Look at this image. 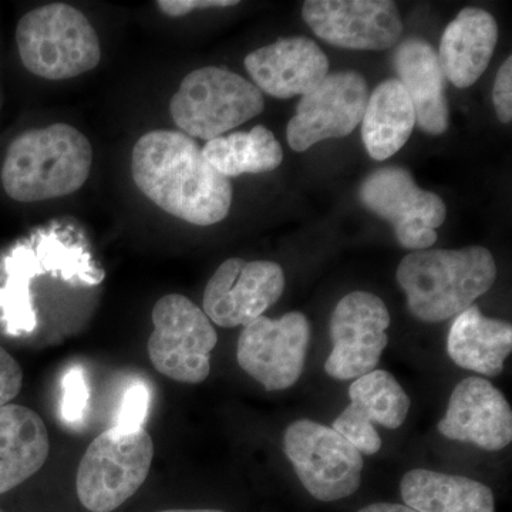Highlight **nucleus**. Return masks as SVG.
<instances>
[{
  "label": "nucleus",
  "instance_id": "1",
  "mask_svg": "<svg viewBox=\"0 0 512 512\" xmlns=\"http://www.w3.org/2000/svg\"><path fill=\"white\" fill-rule=\"evenodd\" d=\"M131 174L138 190L178 220L208 227L227 218L232 184L181 131L154 130L137 141Z\"/></svg>",
  "mask_w": 512,
  "mask_h": 512
},
{
  "label": "nucleus",
  "instance_id": "2",
  "mask_svg": "<svg viewBox=\"0 0 512 512\" xmlns=\"http://www.w3.org/2000/svg\"><path fill=\"white\" fill-rule=\"evenodd\" d=\"M396 279L414 318L439 323L460 315L490 291L497 265L484 247L423 249L404 256Z\"/></svg>",
  "mask_w": 512,
  "mask_h": 512
},
{
  "label": "nucleus",
  "instance_id": "3",
  "mask_svg": "<svg viewBox=\"0 0 512 512\" xmlns=\"http://www.w3.org/2000/svg\"><path fill=\"white\" fill-rule=\"evenodd\" d=\"M93 147L82 131L55 123L26 131L10 143L2 165L6 194L18 202H40L79 191L89 178Z\"/></svg>",
  "mask_w": 512,
  "mask_h": 512
},
{
  "label": "nucleus",
  "instance_id": "4",
  "mask_svg": "<svg viewBox=\"0 0 512 512\" xmlns=\"http://www.w3.org/2000/svg\"><path fill=\"white\" fill-rule=\"evenodd\" d=\"M16 45L30 73L46 80H69L96 69L101 59L99 35L74 6L50 3L19 20Z\"/></svg>",
  "mask_w": 512,
  "mask_h": 512
},
{
  "label": "nucleus",
  "instance_id": "5",
  "mask_svg": "<svg viewBox=\"0 0 512 512\" xmlns=\"http://www.w3.org/2000/svg\"><path fill=\"white\" fill-rule=\"evenodd\" d=\"M261 90L237 73L208 66L184 77L170 101L175 126L188 137L211 141L259 116Z\"/></svg>",
  "mask_w": 512,
  "mask_h": 512
},
{
  "label": "nucleus",
  "instance_id": "6",
  "mask_svg": "<svg viewBox=\"0 0 512 512\" xmlns=\"http://www.w3.org/2000/svg\"><path fill=\"white\" fill-rule=\"evenodd\" d=\"M153 458V439L143 427L104 431L87 447L77 468L80 503L92 512L117 510L146 483Z\"/></svg>",
  "mask_w": 512,
  "mask_h": 512
},
{
  "label": "nucleus",
  "instance_id": "7",
  "mask_svg": "<svg viewBox=\"0 0 512 512\" xmlns=\"http://www.w3.org/2000/svg\"><path fill=\"white\" fill-rule=\"evenodd\" d=\"M151 320L147 349L157 372L180 383L207 380L218 335L204 311L187 296L170 293L154 305Z\"/></svg>",
  "mask_w": 512,
  "mask_h": 512
},
{
  "label": "nucleus",
  "instance_id": "8",
  "mask_svg": "<svg viewBox=\"0 0 512 512\" xmlns=\"http://www.w3.org/2000/svg\"><path fill=\"white\" fill-rule=\"evenodd\" d=\"M284 448L303 487L323 503L359 490L363 457L348 440L316 421H295L285 431Z\"/></svg>",
  "mask_w": 512,
  "mask_h": 512
},
{
  "label": "nucleus",
  "instance_id": "9",
  "mask_svg": "<svg viewBox=\"0 0 512 512\" xmlns=\"http://www.w3.org/2000/svg\"><path fill=\"white\" fill-rule=\"evenodd\" d=\"M363 205L389 222L403 248L423 251L436 244L447 207L439 195L421 190L403 167H382L367 175L359 188Z\"/></svg>",
  "mask_w": 512,
  "mask_h": 512
},
{
  "label": "nucleus",
  "instance_id": "10",
  "mask_svg": "<svg viewBox=\"0 0 512 512\" xmlns=\"http://www.w3.org/2000/svg\"><path fill=\"white\" fill-rule=\"evenodd\" d=\"M311 336V323L301 312L276 320L259 316L239 336V366L269 392L289 389L302 376Z\"/></svg>",
  "mask_w": 512,
  "mask_h": 512
},
{
  "label": "nucleus",
  "instance_id": "11",
  "mask_svg": "<svg viewBox=\"0 0 512 512\" xmlns=\"http://www.w3.org/2000/svg\"><path fill=\"white\" fill-rule=\"evenodd\" d=\"M389 326V309L375 293L356 291L340 299L330 319L333 349L325 372L338 380L373 372L389 343Z\"/></svg>",
  "mask_w": 512,
  "mask_h": 512
},
{
  "label": "nucleus",
  "instance_id": "12",
  "mask_svg": "<svg viewBox=\"0 0 512 512\" xmlns=\"http://www.w3.org/2000/svg\"><path fill=\"white\" fill-rule=\"evenodd\" d=\"M285 289L284 269L271 261L229 258L205 288L204 313L221 328L247 326L275 305Z\"/></svg>",
  "mask_w": 512,
  "mask_h": 512
},
{
  "label": "nucleus",
  "instance_id": "13",
  "mask_svg": "<svg viewBox=\"0 0 512 512\" xmlns=\"http://www.w3.org/2000/svg\"><path fill=\"white\" fill-rule=\"evenodd\" d=\"M367 100L369 87L362 74H328L299 101L286 128L289 146L303 153L319 141L349 136L362 123Z\"/></svg>",
  "mask_w": 512,
  "mask_h": 512
},
{
  "label": "nucleus",
  "instance_id": "14",
  "mask_svg": "<svg viewBox=\"0 0 512 512\" xmlns=\"http://www.w3.org/2000/svg\"><path fill=\"white\" fill-rule=\"evenodd\" d=\"M303 20L329 45L350 50H387L403 35V20L389 0H308Z\"/></svg>",
  "mask_w": 512,
  "mask_h": 512
},
{
  "label": "nucleus",
  "instance_id": "15",
  "mask_svg": "<svg viewBox=\"0 0 512 512\" xmlns=\"http://www.w3.org/2000/svg\"><path fill=\"white\" fill-rule=\"evenodd\" d=\"M439 433L450 440L476 444L487 451L505 448L512 440V412L504 394L488 380L467 377L448 400Z\"/></svg>",
  "mask_w": 512,
  "mask_h": 512
},
{
  "label": "nucleus",
  "instance_id": "16",
  "mask_svg": "<svg viewBox=\"0 0 512 512\" xmlns=\"http://www.w3.org/2000/svg\"><path fill=\"white\" fill-rule=\"evenodd\" d=\"M245 69L261 92L276 99L305 96L329 74V60L308 37H288L249 53Z\"/></svg>",
  "mask_w": 512,
  "mask_h": 512
},
{
  "label": "nucleus",
  "instance_id": "17",
  "mask_svg": "<svg viewBox=\"0 0 512 512\" xmlns=\"http://www.w3.org/2000/svg\"><path fill=\"white\" fill-rule=\"evenodd\" d=\"M399 82L412 100L417 126L424 133L440 136L450 123L446 77L441 72L434 47L423 39H407L393 56Z\"/></svg>",
  "mask_w": 512,
  "mask_h": 512
},
{
  "label": "nucleus",
  "instance_id": "18",
  "mask_svg": "<svg viewBox=\"0 0 512 512\" xmlns=\"http://www.w3.org/2000/svg\"><path fill=\"white\" fill-rule=\"evenodd\" d=\"M498 40L494 16L481 8H466L441 37L439 64L444 77L458 89H467L483 76Z\"/></svg>",
  "mask_w": 512,
  "mask_h": 512
},
{
  "label": "nucleus",
  "instance_id": "19",
  "mask_svg": "<svg viewBox=\"0 0 512 512\" xmlns=\"http://www.w3.org/2000/svg\"><path fill=\"white\" fill-rule=\"evenodd\" d=\"M49 453V431L39 414L22 404L0 407V494L35 476Z\"/></svg>",
  "mask_w": 512,
  "mask_h": 512
},
{
  "label": "nucleus",
  "instance_id": "20",
  "mask_svg": "<svg viewBox=\"0 0 512 512\" xmlns=\"http://www.w3.org/2000/svg\"><path fill=\"white\" fill-rule=\"evenodd\" d=\"M510 323L484 316L476 305L454 319L447 338V352L457 366L484 376H500L511 355Z\"/></svg>",
  "mask_w": 512,
  "mask_h": 512
},
{
  "label": "nucleus",
  "instance_id": "21",
  "mask_svg": "<svg viewBox=\"0 0 512 512\" xmlns=\"http://www.w3.org/2000/svg\"><path fill=\"white\" fill-rule=\"evenodd\" d=\"M400 493L419 512H495L493 491L473 478L417 468L404 474Z\"/></svg>",
  "mask_w": 512,
  "mask_h": 512
},
{
  "label": "nucleus",
  "instance_id": "22",
  "mask_svg": "<svg viewBox=\"0 0 512 512\" xmlns=\"http://www.w3.org/2000/svg\"><path fill=\"white\" fill-rule=\"evenodd\" d=\"M416 126L412 100L402 83L389 79L380 83L367 100L362 119V138L367 153L384 161L402 150Z\"/></svg>",
  "mask_w": 512,
  "mask_h": 512
},
{
  "label": "nucleus",
  "instance_id": "23",
  "mask_svg": "<svg viewBox=\"0 0 512 512\" xmlns=\"http://www.w3.org/2000/svg\"><path fill=\"white\" fill-rule=\"evenodd\" d=\"M202 154L228 180L242 174L269 173L284 160L281 144L264 126L214 138L205 144Z\"/></svg>",
  "mask_w": 512,
  "mask_h": 512
},
{
  "label": "nucleus",
  "instance_id": "24",
  "mask_svg": "<svg viewBox=\"0 0 512 512\" xmlns=\"http://www.w3.org/2000/svg\"><path fill=\"white\" fill-rule=\"evenodd\" d=\"M350 406L372 424L399 429L406 421L410 399L400 383L386 370H373L349 387Z\"/></svg>",
  "mask_w": 512,
  "mask_h": 512
},
{
  "label": "nucleus",
  "instance_id": "25",
  "mask_svg": "<svg viewBox=\"0 0 512 512\" xmlns=\"http://www.w3.org/2000/svg\"><path fill=\"white\" fill-rule=\"evenodd\" d=\"M8 281L0 291V306L5 312L10 333H29L36 328V313L30 299V279L37 274L36 256L19 248L6 261Z\"/></svg>",
  "mask_w": 512,
  "mask_h": 512
},
{
  "label": "nucleus",
  "instance_id": "26",
  "mask_svg": "<svg viewBox=\"0 0 512 512\" xmlns=\"http://www.w3.org/2000/svg\"><path fill=\"white\" fill-rule=\"evenodd\" d=\"M332 429L343 439L348 440L360 454L373 456L382 448V439L375 426L365 417L360 416L350 404L333 421Z\"/></svg>",
  "mask_w": 512,
  "mask_h": 512
},
{
  "label": "nucleus",
  "instance_id": "27",
  "mask_svg": "<svg viewBox=\"0 0 512 512\" xmlns=\"http://www.w3.org/2000/svg\"><path fill=\"white\" fill-rule=\"evenodd\" d=\"M150 389L146 384L137 382L128 387L123 403L117 414V424L121 430H137L143 427L150 404Z\"/></svg>",
  "mask_w": 512,
  "mask_h": 512
},
{
  "label": "nucleus",
  "instance_id": "28",
  "mask_svg": "<svg viewBox=\"0 0 512 512\" xmlns=\"http://www.w3.org/2000/svg\"><path fill=\"white\" fill-rule=\"evenodd\" d=\"M62 389L63 399L60 412H62L64 420L72 423L83 416L87 400H89V389H87L82 370H69L63 377Z\"/></svg>",
  "mask_w": 512,
  "mask_h": 512
},
{
  "label": "nucleus",
  "instance_id": "29",
  "mask_svg": "<svg viewBox=\"0 0 512 512\" xmlns=\"http://www.w3.org/2000/svg\"><path fill=\"white\" fill-rule=\"evenodd\" d=\"M23 386V370L18 360L0 346V407L15 399Z\"/></svg>",
  "mask_w": 512,
  "mask_h": 512
},
{
  "label": "nucleus",
  "instance_id": "30",
  "mask_svg": "<svg viewBox=\"0 0 512 512\" xmlns=\"http://www.w3.org/2000/svg\"><path fill=\"white\" fill-rule=\"evenodd\" d=\"M493 103L495 113L501 123L508 124L512 120V57H508L495 77L493 87Z\"/></svg>",
  "mask_w": 512,
  "mask_h": 512
},
{
  "label": "nucleus",
  "instance_id": "31",
  "mask_svg": "<svg viewBox=\"0 0 512 512\" xmlns=\"http://www.w3.org/2000/svg\"><path fill=\"white\" fill-rule=\"evenodd\" d=\"M238 3L234 0H158L157 6L170 18H181L194 10L229 8Z\"/></svg>",
  "mask_w": 512,
  "mask_h": 512
},
{
  "label": "nucleus",
  "instance_id": "32",
  "mask_svg": "<svg viewBox=\"0 0 512 512\" xmlns=\"http://www.w3.org/2000/svg\"><path fill=\"white\" fill-rule=\"evenodd\" d=\"M357 512H419L404 504L376 503L367 505Z\"/></svg>",
  "mask_w": 512,
  "mask_h": 512
},
{
  "label": "nucleus",
  "instance_id": "33",
  "mask_svg": "<svg viewBox=\"0 0 512 512\" xmlns=\"http://www.w3.org/2000/svg\"><path fill=\"white\" fill-rule=\"evenodd\" d=\"M160 512H224L220 510H165Z\"/></svg>",
  "mask_w": 512,
  "mask_h": 512
},
{
  "label": "nucleus",
  "instance_id": "34",
  "mask_svg": "<svg viewBox=\"0 0 512 512\" xmlns=\"http://www.w3.org/2000/svg\"><path fill=\"white\" fill-rule=\"evenodd\" d=\"M0 512H3L2 510H0Z\"/></svg>",
  "mask_w": 512,
  "mask_h": 512
}]
</instances>
